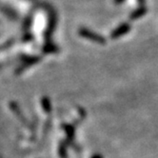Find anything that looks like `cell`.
<instances>
[{
    "label": "cell",
    "instance_id": "7a4b0ae2",
    "mask_svg": "<svg viewBox=\"0 0 158 158\" xmlns=\"http://www.w3.org/2000/svg\"><path fill=\"white\" fill-rule=\"evenodd\" d=\"M129 30H130V27H129L127 24L121 25V26L119 27V29H117L114 33H112V37L115 38V37H117V36H119V35H124V33L128 32Z\"/></svg>",
    "mask_w": 158,
    "mask_h": 158
},
{
    "label": "cell",
    "instance_id": "3957f363",
    "mask_svg": "<svg viewBox=\"0 0 158 158\" xmlns=\"http://www.w3.org/2000/svg\"><path fill=\"white\" fill-rule=\"evenodd\" d=\"M121 1H123V0H118V1H117V2L119 3V2H121Z\"/></svg>",
    "mask_w": 158,
    "mask_h": 158
},
{
    "label": "cell",
    "instance_id": "6da1fadb",
    "mask_svg": "<svg viewBox=\"0 0 158 158\" xmlns=\"http://www.w3.org/2000/svg\"><path fill=\"white\" fill-rule=\"evenodd\" d=\"M80 35L85 36V37H87V38H89V39H92V40L97 41V42H104V39L102 37H100L98 35H96V33L89 31H88L86 29H82L80 31Z\"/></svg>",
    "mask_w": 158,
    "mask_h": 158
}]
</instances>
